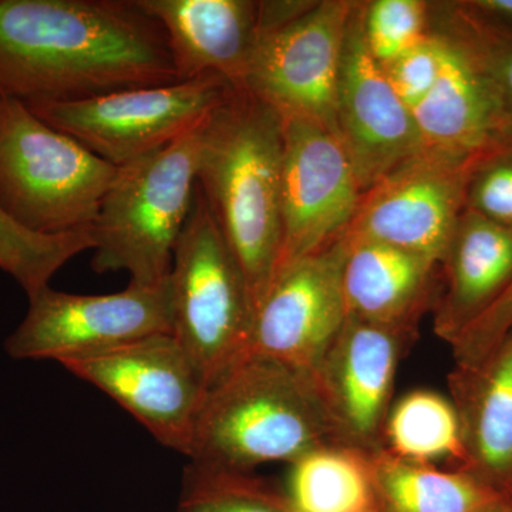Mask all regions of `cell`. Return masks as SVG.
Listing matches in <instances>:
<instances>
[{"mask_svg":"<svg viewBox=\"0 0 512 512\" xmlns=\"http://www.w3.org/2000/svg\"><path fill=\"white\" fill-rule=\"evenodd\" d=\"M443 39L441 33L431 32L419 46L382 64L387 79L410 111L429 96L439 77Z\"/></svg>","mask_w":512,"mask_h":512,"instance_id":"4316f807","label":"cell"},{"mask_svg":"<svg viewBox=\"0 0 512 512\" xmlns=\"http://www.w3.org/2000/svg\"><path fill=\"white\" fill-rule=\"evenodd\" d=\"M355 5L313 2L284 28L258 36L241 90L284 120L315 121L336 133L343 43Z\"/></svg>","mask_w":512,"mask_h":512,"instance_id":"9c48e42d","label":"cell"},{"mask_svg":"<svg viewBox=\"0 0 512 512\" xmlns=\"http://www.w3.org/2000/svg\"><path fill=\"white\" fill-rule=\"evenodd\" d=\"M119 167L0 97V207L37 235L92 228Z\"/></svg>","mask_w":512,"mask_h":512,"instance_id":"5b68a950","label":"cell"},{"mask_svg":"<svg viewBox=\"0 0 512 512\" xmlns=\"http://www.w3.org/2000/svg\"><path fill=\"white\" fill-rule=\"evenodd\" d=\"M235 90L227 80L210 74L93 99L26 106L107 163L123 167L190 133L224 106Z\"/></svg>","mask_w":512,"mask_h":512,"instance_id":"52a82bcc","label":"cell"},{"mask_svg":"<svg viewBox=\"0 0 512 512\" xmlns=\"http://www.w3.org/2000/svg\"><path fill=\"white\" fill-rule=\"evenodd\" d=\"M372 473L377 512H481L494 503L471 477L402 458L382 457Z\"/></svg>","mask_w":512,"mask_h":512,"instance_id":"ffe728a7","label":"cell"},{"mask_svg":"<svg viewBox=\"0 0 512 512\" xmlns=\"http://www.w3.org/2000/svg\"><path fill=\"white\" fill-rule=\"evenodd\" d=\"M512 326V281L480 315L468 322L466 332L474 343L490 345Z\"/></svg>","mask_w":512,"mask_h":512,"instance_id":"f1b7e54d","label":"cell"},{"mask_svg":"<svg viewBox=\"0 0 512 512\" xmlns=\"http://www.w3.org/2000/svg\"><path fill=\"white\" fill-rule=\"evenodd\" d=\"M211 117L173 143L119 167L90 228L94 271H126L130 284L138 286L167 281L194 204Z\"/></svg>","mask_w":512,"mask_h":512,"instance_id":"277c9868","label":"cell"},{"mask_svg":"<svg viewBox=\"0 0 512 512\" xmlns=\"http://www.w3.org/2000/svg\"><path fill=\"white\" fill-rule=\"evenodd\" d=\"M345 256L343 235L276 274L256 309L249 353L282 363L319 384L348 320L342 282Z\"/></svg>","mask_w":512,"mask_h":512,"instance_id":"7c38bea8","label":"cell"},{"mask_svg":"<svg viewBox=\"0 0 512 512\" xmlns=\"http://www.w3.org/2000/svg\"><path fill=\"white\" fill-rule=\"evenodd\" d=\"M485 57L503 97L508 127H512V47H505L494 55H485Z\"/></svg>","mask_w":512,"mask_h":512,"instance_id":"f546056e","label":"cell"},{"mask_svg":"<svg viewBox=\"0 0 512 512\" xmlns=\"http://www.w3.org/2000/svg\"><path fill=\"white\" fill-rule=\"evenodd\" d=\"M329 404L312 377L249 353L205 394L188 458L248 471L323 446Z\"/></svg>","mask_w":512,"mask_h":512,"instance_id":"3957f363","label":"cell"},{"mask_svg":"<svg viewBox=\"0 0 512 512\" xmlns=\"http://www.w3.org/2000/svg\"><path fill=\"white\" fill-rule=\"evenodd\" d=\"M345 238L342 282L348 318L399 326L421 302L436 262L373 239Z\"/></svg>","mask_w":512,"mask_h":512,"instance_id":"ac0fdd59","label":"cell"},{"mask_svg":"<svg viewBox=\"0 0 512 512\" xmlns=\"http://www.w3.org/2000/svg\"><path fill=\"white\" fill-rule=\"evenodd\" d=\"M136 2L163 29L178 82L215 74L241 89L258 40V2Z\"/></svg>","mask_w":512,"mask_h":512,"instance_id":"2e32d148","label":"cell"},{"mask_svg":"<svg viewBox=\"0 0 512 512\" xmlns=\"http://www.w3.org/2000/svg\"><path fill=\"white\" fill-rule=\"evenodd\" d=\"M177 82L163 29L136 0H0V97L62 103Z\"/></svg>","mask_w":512,"mask_h":512,"instance_id":"6da1fadb","label":"cell"},{"mask_svg":"<svg viewBox=\"0 0 512 512\" xmlns=\"http://www.w3.org/2000/svg\"><path fill=\"white\" fill-rule=\"evenodd\" d=\"M94 248L90 229L63 235H37L19 227L0 207V269L32 298L74 256Z\"/></svg>","mask_w":512,"mask_h":512,"instance_id":"603a6c76","label":"cell"},{"mask_svg":"<svg viewBox=\"0 0 512 512\" xmlns=\"http://www.w3.org/2000/svg\"><path fill=\"white\" fill-rule=\"evenodd\" d=\"M477 164L423 151L363 194L346 235L447 258Z\"/></svg>","mask_w":512,"mask_h":512,"instance_id":"4fadbf2b","label":"cell"},{"mask_svg":"<svg viewBox=\"0 0 512 512\" xmlns=\"http://www.w3.org/2000/svg\"><path fill=\"white\" fill-rule=\"evenodd\" d=\"M178 512H293L279 495L247 471L195 463L185 470Z\"/></svg>","mask_w":512,"mask_h":512,"instance_id":"cb8c5ba5","label":"cell"},{"mask_svg":"<svg viewBox=\"0 0 512 512\" xmlns=\"http://www.w3.org/2000/svg\"><path fill=\"white\" fill-rule=\"evenodd\" d=\"M284 120L245 90L208 124L198 185L247 282L254 309L274 282L281 256Z\"/></svg>","mask_w":512,"mask_h":512,"instance_id":"7a4b0ae2","label":"cell"},{"mask_svg":"<svg viewBox=\"0 0 512 512\" xmlns=\"http://www.w3.org/2000/svg\"><path fill=\"white\" fill-rule=\"evenodd\" d=\"M362 197L355 168L335 131L315 121L284 120L278 272L342 238Z\"/></svg>","mask_w":512,"mask_h":512,"instance_id":"8fae6325","label":"cell"},{"mask_svg":"<svg viewBox=\"0 0 512 512\" xmlns=\"http://www.w3.org/2000/svg\"><path fill=\"white\" fill-rule=\"evenodd\" d=\"M468 187L470 211L512 228V160L487 164Z\"/></svg>","mask_w":512,"mask_h":512,"instance_id":"83f0119b","label":"cell"},{"mask_svg":"<svg viewBox=\"0 0 512 512\" xmlns=\"http://www.w3.org/2000/svg\"><path fill=\"white\" fill-rule=\"evenodd\" d=\"M429 22V3L420 0H375L362 6L367 49L380 64L423 43L431 33Z\"/></svg>","mask_w":512,"mask_h":512,"instance_id":"484cf974","label":"cell"},{"mask_svg":"<svg viewBox=\"0 0 512 512\" xmlns=\"http://www.w3.org/2000/svg\"><path fill=\"white\" fill-rule=\"evenodd\" d=\"M62 365L119 403L158 443L188 457L207 387L171 333L146 336Z\"/></svg>","mask_w":512,"mask_h":512,"instance_id":"30bf717a","label":"cell"},{"mask_svg":"<svg viewBox=\"0 0 512 512\" xmlns=\"http://www.w3.org/2000/svg\"><path fill=\"white\" fill-rule=\"evenodd\" d=\"M447 258L451 286L443 319L467 325L512 281V228L468 210L458 221Z\"/></svg>","mask_w":512,"mask_h":512,"instance_id":"d6986e66","label":"cell"},{"mask_svg":"<svg viewBox=\"0 0 512 512\" xmlns=\"http://www.w3.org/2000/svg\"><path fill=\"white\" fill-rule=\"evenodd\" d=\"M173 333L207 390L251 350L255 309L247 282L197 184L168 276Z\"/></svg>","mask_w":512,"mask_h":512,"instance_id":"8992f818","label":"cell"},{"mask_svg":"<svg viewBox=\"0 0 512 512\" xmlns=\"http://www.w3.org/2000/svg\"><path fill=\"white\" fill-rule=\"evenodd\" d=\"M481 512H508V511L494 510L493 505H490V507L485 508V510H483Z\"/></svg>","mask_w":512,"mask_h":512,"instance_id":"1f68e13d","label":"cell"},{"mask_svg":"<svg viewBox=\"0 0 512 512\" xmlns=\"http://www.w3.org/2000/svg\"><path fill=\"white\" fill-rule=\"evenodd\" d=\"M362 6L356 2L343 43L336 133L365 194L399 165L426 150L412 111L367 49Z\"/></svg>","mask_w":512,"mask_h":512,"instance_id":"5bb4252c","label":"cell"},{"mask_svg":"<svg viewBox=\"0 0 512 512\" xmlns=\"http://www.w3.org/2000/svg\"><path fill=\"white\" fill-rule=\"evenodd\" d=\"M293 512H377L372 468L355 453L318 447L293 461Z\"/></svg>","mask_w":512,"mask_h":512,"instance_id":"44dd1931","label":"cell"},{"mask_svg":"<svg viewBox=\"0 0 512 512\" xmlns=\"http://www.w3.org/2000/svg\"><path fill=\"white\" fill-rule=\"evenodd\" d=\"M439 77L412 111L424 150L480 163L507 130L503 97L485 53L461 37L441 33Z\"/></svg>","mask_w":512,"mask_h":512,"instance_id":"9a60e30c","label":"cell"},{"mask_svg":"<svg viewBox=\"0 0 512 512\" xmlns=\"http://www.w3.org/2000/svg\"><path fill=\"white\" fill-rule=\"evenodd\" d=\"M29 301L25 319L6 339V353L13 359L62 365L146 336L173 333L168 279L158 286L130 284L109 295H74L47 285Z\"/></svg>","mask_w":512,"mask_h":512,"instance_id":"ba28073f","label":"cell"},{"mask_svg":"<svg viewBox=\"0 0 512 512\" xmlns=\"http://www.w3.org/2000/svg\"><path fill=\"white\" fill-rule=\"evenodd\" d=\"M470 5L471 8L484 12L485 15L512 23V0H477Z\"/></svg>","mask_w":512,"mask_h":512,"instance_id":"4dcf8cb0","label":"cell"},{"mask_svg":"<svg viewBox=\"0 0 512 512\" xmlns=\"http://www.w3.org/2000/svg\"><path fill=\"white\" fill-rule=\"evenodd\" d=\"M394 329L348 318L325 362L330 372L325 396L330 397L332 412L362 439L377 430L392 387L397 357Z\"/></svg>","mask_w":512,"mask_h":512,"instance_id":"e0dca14e","label":"cell"},{"mask_svg":"<svg viewBox=\"0 0 512 512\" xmlns=\"http://www.w3.org/2000/svg\"><path fill=\"white\" fill-rule=\"evenodd\" d=\"M389 440L394 453L412 463L463 456L457 414L436 393L414 392L403 397L390 416Z\"/></svg>","mask_w":512,"mask_h":512,"instance_id":"7402d4cb","label":"cell"},{"mask_svg":"<svg viewBox=\"0 0 512 512\" xmlns=\"http://www.w3.org/2000/svg\"><path fill=\"white\" fill-rule=\"evenodd\" d=\"M476 446L485 468L498 474L512 470V335L498 353L481 394Z\"/></svg>","mask_w":512,"mask_h":512,"instance_id":"d4e9b609","label":"cell"}]
</instances>
